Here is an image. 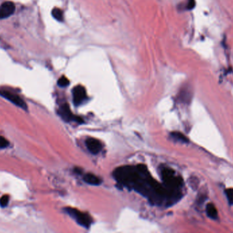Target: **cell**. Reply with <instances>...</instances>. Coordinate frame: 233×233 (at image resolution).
<instances>
[{
  "mask_svg": "<svg viewBox=\"0 0 233 233\" xmlns=\"http://www.w3.org/2000/svg\"><path fill=\"white\" fill-rule=\"evenodd\" d=\"M113 175L119 183L132 188L155 204H172L182 196V192L172 190L157 183L143 165L121 167L116 169Z\"/></svg>",
  "mask_w": 233,
  "mask_h": 233,
  "instance_id": "6da1fadb",
  "label": "cell"
},
{
  "mask_svg": "<svg viewBox=\"0 0 233 233\" xmlns=\"http://www.w3.org/2000/svg\"><path fill=\"white\" fill-rule=\"evenodd\" d=\"M161 176L165 186L172 190L182 192L181 189L183 186V179L177 175L174 170L165 167L161 170Z\"/></svg>",
  "mask_w": 233,
  "mask_h": 233,
  "instance_id": "7a4b0ae2",
  "label": "cell"
},
{
  "mask_svg": "<svg viewBox=\"0 0 233 233\" xmlns=\"http://www.w3.org/2000/svg\"><path fill=\"white\" fill-rule=\"evenodd\" d=\"M67 213L76 220V222L83 227L89 228L91 226V219L89 216L85 213H82L75 208L68 207L65 208Z\"/></svg>",
  "mask_w": 233,
  "mask_h": 233,
  "instance_id": "3957f363",
  "label": "cell"
},
{
  "mask_svg": "<svg viewBox=\"0 0 233 233\" xmlns=\"http://www.w3.org/2000/svg\"><path fill=\"white\" fill-rule=\"evenodd\" d=\"M0 95L2 97L5 98L6 99L10 101L11 103H13L15 105L23 109L24 110L28 109V105H27L25 101L17 94H14L10 91L5 90H0Z\"/></svg>",
  "mask_w": 233,
  "mask_h": 233,
  "instance_id": "277c9868",
  "label": "cell"
},
{
  "mask_svg": "<svg viewBox=\"0 0 233 233\" xmlns=\"http://www.w3.org/2000/svg\"><path fill=\"white\" fill-rule=\"evenodd\" d=\"M73 101L76 105L81 104L87 97L85 89L81 86H77L73 89Z\"/></svg>",
  "mask_w": 233,
  "mask_h": 233,
  "instance_id": "5b68a950",
  "label": "cell"
},
{
  "mask_svg": "<svg viewBox=\"0 0 233 233\" xmlns=\"http://www.w3.org/2000/svg\"><path fill=\"white\" fill-rule=\"evenodd\" d=\"M15 10V5L11 2H6L0 6V19L10 17Z\"/></svg>",
  "mask_w": 233,
  "mask_h": 233,
  "instance_id": "8992f818",
  "label": "cell"
},
{
  "mask_svg": "<svg viewBox=\"0 0 233 233\" xmlns=\"http://www.w3.org/2000/svg\"><path fill=\"white\" fill-rule=\"evenodd\" d=\"M85 144L89 151L93 155H97L99 153L102 148V146L101 142L99 140L92 138V137L88 138L86 140Z\"/></svg>",
  "mask_w": 233,
  "mask_h": 233,
  "instance_id": "52a82bcc",
  "label": "cell"
},
{
  "mask_svg": "<svg viewBox=\"0 0 233 233\" xmlns=\"http://www.w3.org/2000/svg\"><path fill=\"white\" fill-rule=\"evenodd\" d=\"M84 181L87 183L93 185H100L101 181L99 178H98L96 176H95L92 174H87L84 177Z\"/></svg>",
  "mask_w": 233,
  "mask_h": 233,
  "instance_id": "ba28073f",
  "label": "cell"
},
{
  "mask_svg": "<svg viewBox=\"0 0 233 233\" xmlns=\"http://www.w3.org/2000/svg\"><path fill=\"white\" fill-rule=\"evenodd\" d=\"M207 214L208 217H209L211 219H217V211L216 207L211 203H209L207 206Z\"/></svg>",
  "mask_w": 233,
  "mask_h": 233,
  "instance_id": "9c48e42d",
  "label": "cell"
},
{
  "mask_svg": "<svg viewBox=\"0 0 233 233\" xmlns=\"http://www.w3.org/2000/svg\"><path fill=\"white\" fill-rule=\"evenodd\" d=\"M52 14L53 17H54L55 19L59 21H63V19H64V15H63L62 11L59 8H56L53 9L52 11Z\"/></svg>",
  "mask_w": 233,
  "mask_h": 233,
  "instance_id": "30bf717a",
  "label": "cell"
},
{
  "mask_svg": "<svg viewBox=\"0 0 233 233\" xmlns=\"http://www.w3.org/2000/svg\"><path fill=\"white\" fill-rule=\"evenodd\" d=\"M171 135L175 139L179 140V141H181L183 142H188V139L183 135V134H181L180 133L175 132V133H172Z\"/></svg>",
  "mask_w": 233,
  "mask_h": 233,
  "instance_id": "8fae6325",
  "label": "cell"
},
{
  "mask_svg": "<svg viewBox=\"0 0 233 233\" xmlns=\"http://www.w3.org/2000/svg\"><path fill=\"white\" fill-rule=\"evenodd\" d=\"M225 194L230 204H233V189H226Z\"/></svg>",
  "mask_w": 233,
  "mask_h": 233,
  "instance_id": "7c38bea8",
  "label": "cell"
},
{
  "mask_svg": "<svg viewBox=\"0 0 233 233\" xmlns=\"http://www.w3.org/2000/svg\"><path fill=\"white\" fill-rule=\"evenodd\" d=\"M57 84L59 86H60V87H65V86H67L69 84V80H68L66 77H61V78L58 80Z\"/></svg>",
  "mask_w": 233,
  "mask_h": 233,
  "instance_id": "4fadbf2b",
  "label": "cell"
},
{
  "mask_svg": "<svg viewBox=\"0 0 233 233\" xmlns=\"http://www.w3.org/2000/svg\"><path fill=\"white\" fill-rule=\"evenodd\" d=\"M9 199H10L9 196L8 195L3 196L2 198H0V206H1L2 207H6L9 202Z\"/></svg>",
  "mask_w": 233,
  "mask_h": 233,
  "instance_id": "5bb4252c",
  "label": "cell"
},
{
  "mask_svg": "<svg viewBox=\"0 0 233 233\" xmlns=\"http://www.w3.org/2000/svg\"><path fill=\"white\" fill-rule=\"evenodd\" d=\"M9 142L4 137L0 136V148H5L9 146Z\"/></svg>",
  "mask_w": 233,
  "mask_h": 233,
  "instance_id": "9a60e30c",
  "label": "cell"
},
{
  "mask_svg": "<svg viewBox=\"0 0 233 233\" xmlns=\"http://www.w3.org/2000/svg\"><path fill=\"white\" fill-rule=\"evenodd\" d=\"M194 5H195L194 0H189V3H188L187 7L188 9H192L194 7Z\"/></svg>",
  "mask_w": 233,
  "mask_h": 233,
  "instance_id": "2e32d148",
  "label": "cell"
}]
</instances>
